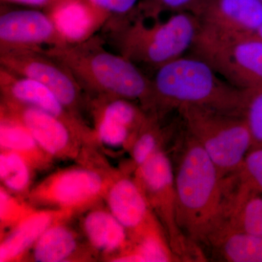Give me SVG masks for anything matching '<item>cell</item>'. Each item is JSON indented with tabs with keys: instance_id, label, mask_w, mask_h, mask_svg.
<instances>
[{
	"instance_id": "28",
	"label": "cell",
	"mask_w": 262,
	"mask_h": 262,
	"mask_svg": "<svg viewBox=\"0 0 262 262\" xmlns=\"http://www.w3.org/2000/svg\"><path fill=\"white\" fill-rule=\"evenodd\" d=\"M207 0H153L152 11L155 15L158 11L168 10L175 13H190L199 16Z\"/></svg>"
},
{
	"instance_id": "20",
	"label": "cell",
	"mask_w": 262,
	"mask_h": 262,
	"mask_svg": "<svg viewBox=\"0 0 262 262\" xmlns=\"http://www.w3.org/2000/svg\"><path fill=\"white\" fill-rule=\"evenodd\" d=\"M84 228L91 244L101 251H115L126 237L125 227L113 214L104 211L90 213L84 219Z\"/></svg>"
},
{
	"instance_id": "8",
	"label": "cell",
	"mask_w": 262,
	"mask_h": 262,
	"mask_svg": "<svg viewBox=\"0 0 262 262\" xmlns=\"http://www.w3.org/2000/svg\"><path fill=\"white\" fill-rule=\"evenodd\" d=\"M0 63L16 75L46 86L69 110L80 101L82 87L72 72L42 51L0 50Z\"/></svg>"
},
{
	"instance_id": "15",
	"label": "cell",
	"mask_w": 262,
	"mask_h": 262,
	"mask_svg": "<svg viewBox=\"0 0 262 262\" xmlns=\"http://www.w3.org/2000/svg\"><path fill=\"white\" fill-rule=\"evenodd\" d=\"M102 96L105 103L98 115V138L103 144L112 147L123 145L146 120L130 100Z\"/></svg>"
},
{
	"instance_id": "18",
	"label": "cell",
	"mask_w": 262,
	"mask_h": 262,
	"mask_svg": "<svg viewBox=\"0 0 262 262\" xmlns=\"http://www.w3.org/2000/svg\"><path fill=\"white\" fill-rule=\"evenodd\" d=\"M51 215L39 212L28 215L0 246V261H9L20 256L49 227Z\"/></svg>"
},
{
	"instance_id": "23",
	"label": "cell",
	"mask_w": 262,
	"mask_h": 262,
	"mask_svg": "<svg viewBox=\"0 0 262 262\" xmlns=\"http://www.w3.org/2000/svg\"><path fill=\"white\" fill-rule=\"evenodd\" d=\"M226 232H242L262 235V195L248 200L238 211L226 221L213 237Z\"/></svg>"
},
{
	"instance_id": "29",
	"label": "cell",
	"mask_w": 262,
	"mask_h": 262,
	"mask_svg": "<svg viewBox=\"0 0 262 262\" xmlns=\"http://www.w3.org/2000/svg\"><path fill=\"white\" fill-rule=\"evenodd\" d=\"M112 16H127L135 9L139 0H89Z\"/></svg>"
},
{
	"instance_id": "30",
	"label": "cell",
	"mask_w": 262,
	"mask_h": 262,
	"mask_svg": "<svg viewBox=\"0 0 262 262\" xmlns=\"http://www.w3.org/2000/svg\"><path fill=\"white\" fill-rule=\"evenodd\" d=\"M0 212H1V220L3 222H9L18 214L19 208L8 193L1 190L0 192Z\"/></svg>"
},
{
	"instance_id": "25",
	"label": "cell",
	"mask_w": 262,
	"mask_h": 262,
	"mask_svg": "<svg viewBox=\"0 0 262 262\" xmlns=\"http://www.w3.org/2000/svg\"><path fill=\"white\" fill-rule=\"evenodd\" d=\"M173 258L172 252L164 244L159 236L155 233L143 236L140 244L134 253L115 259V261H168Z\"/></svg>"
},
{
	"instance_id": "31",
	"label": "cell",
	"mask_w": 262,
	"mask_h": 262,
	"mask_svg": "<svg viewBox=\"0 0 262 262\" xmlns=\"http://www.w3.org/2000/svg\"><path fill=\"white\" fill-rule=\"evenodd\" d=\"M8 3H16V4L28 5L32 7H44L48 8L54 0H2Z\"/></svg>"
},
{
	"instance_id": "32",
	"label": "cell",
	"mask_w": 262,
	"mask_h": 262,
	"mask_svg": "<svg viewBox=\"0 0 262 262\" xmlns=\"http://www.w3.org/2000/svg\"><path fill=\"white\" fill-rule=\"evenodd\" d=\"M255 35H256L258 37L262 39V26L259 29H258V30L256 32V34H255Z\"/></svg>"
},
{
	"instance_id": "13",
	"label": "cell",
	"mask_w": 262,
	"mask_h": 262,
	"mask_svg": "<svg viewBox=\"0 0 262 262\" xmlns=\"http://www.w3.org/2000/svg\"><path fill=\"white\" fill-rule=\"evenodd\" d=\"M0 89L4 98L47 112L65 122L71 129L78 127V124L67 113L68 108L51 90L36 81L0 67Z\"/></svg>"
},
{
	"instance_id": "7",
	"label": "cell",
	"mask_w": 262,
	"mask_h": 262,
	"mask_svg": "<svg viewBox=\"0 0 262 262\" xmlns=\"http://www.w3.org/2000/svg\"><path fill=\"white\" fill-rule=\"evenodd\" d=\"M144 190L159 211L168 232L173 253L187 257L190 252L189 238L179 227L177 218L175 174L166 155L158 150L138 169Z\"/></svg>"
},
{
	"instance_id": "4",
	"label": "cell",
	"mask_w": 262,
	"mask_h": 262,
	"mask_svg": "<svg viewBox=\"0 0 262 262\" xmlns=\"http://www.w3.org/2000/svg\"><path fill=\"white\" fill-rule=\"evenodd\" d=\"M106 24L120 54L155 71L184 56L201 28L199 18L185 12L150 25L143 18L131 20L129 15L115 17V21L110 19Z\"/></svg>"
},
{
	"instance_id": "27",
	"label": "cell",
	"mask_w": 262,
	"mask_h": 262,
	"mask_svg": "<svg viewBox=\"0 0 262 262\" xmlns=\"http://www.w3.org/2000/svg\"><path fill=\"white\" fill-rule=\"evenodd\" d=\"M150 122L144 124L140 134L133 146V158L138 167L141 166L158 151V133L157 129L149 127Z\"/></svg>"
},
{
	"instance_id": "5",
	"label": "cell",
	"mask_w": 262,
	"mask_h": 262,
	"mask_svg": "<svg viewBox=\"0 0 262 262\" xmlns=\"http://www.w3.org/2000/svg\"><path fill=\"white\" fill-rule=\"evenodd\" d=\"M179 111L189 135L206 151L224 177L238 168L252 149V139L242 115L196 106Z\"/></svg>"
},
{
	"instance_id": "1",
	"label": "cell",
	"mask_w": 262,
	"mask_h": 262,
	"mask_svg": "<svg viewBox=\"0 0 262 262\" xmlns=\"http://www.w3.org/2000/svg\"><path fill=\"white\" fill-rule=\"evenodd\" d=\"M174 174L179 227L188 238L209 242L222 223L223 175L189 134Z\"/></svg>"
},
{
	"instance_id": "16",
	"label": "cell",
	"mask_w": 262,
	"mask_h": 262,
	"mask_svg": "<svg viewBox=\"0 0 262 262\" xmlns=\"http://www.w3.org/2000/svg\"><path fill=\"white\" fill-rule=\"evenodd\" d=\"M103 187L101 176L93 170L75 169L60 173L48 189L52 201L62 207L84 204L99 194Z\"/></svg>"
},
{
	"instance_id": "24",
	"label": "cell",
	"mask_w": 262,
	"mask_h": 262,
	"mask_svg": "<svg viewBox=\"0 0 262 262\" xmlns=\"http://www.w3.org/2000/svg\"><path fill=\"white\" fill-rule=\"evenodd\" d=\"M0 177L7 187L15 192L27 187L30 179L29 168L19 153L9 151L0 155Z\"/></svg>"
},
{
	"instance_id": "11",
	"label": "cell",
	"mask_w": 262,
	"mask_h": 262,
	"mask_svg": "<svg viewBox=\"0 0 262 262\" xmlns=\"http://www.w3.org/2000/svg\"><path fill=\"white\" fill-rule=\"evenodd\" d=\"M202 27L228 34H255L262 26L259 0H207L199 16Z\"/></svg>"
},
{
	"instance_id": "14",
	"label": "cell",
	"mask_w": 262,
	"mask_h": 262,
	"mask_svg": "<svg viewBox=\"0 0 262 262\" xmlns=\"http://www.w3.org/2000/svg\"><path fill=\"white\" fill-rule=\"evenodd\" d=\"M5 107L18 117L32 134L38 145L56 155L68 146L71 130L65 122L40 108L3 97Z\"/></svg>"
},
{
	"instance_id": "2",
	"label": "cell",
	"mask_w": 262,
	"mask_h": 262,
	"mask_svg": "<svg viewBox=\"0 0 262 262\" xmlns=\"http://www.w3.org/2000/svg\"><path fill=\"white\" fill-rule=\"evenodd\" d=\"M42 51L64 65L81 87L99 96L154 103L151 79L126 57L108 51L99 36Z\"/></svg>"
},
{
	"instance_id": "17",
	"label": "cell",
	"mask_w": 262,
	"mask_h": 262,
	"mask_svg": "<svg viewBox=\"0 0 262 262\" xmlns=\"http://www.w3.org/2000/svg\"><path fill=\"white\" fill-rule=\"evenodd\" d=\"M108 205L112 214L127 229L142 227L149 213L143 189L128 179L115 183L108 194Z\"/></svg>"
},
{
	"instance_id": "10",
	"label": "cell",
	"mask_w": 262,
	"mask_h": 262,
	"mask_svg": "<svg viewBox=\"0 0 262 262\" xmlns=\"http://www.w3.org/2000/svg\"><path fill=\"white\" fill-rule=\"evenodd\" d=\"M46 9L67 45L94 37L113 17L89 0H54Z\"/></svg>"
},
{
	"instance_id": "19",
	"label": "cell",
	"mask_w": 262,
	"mask_h": 262,
	"mask_svg": "<svg viewBox=\"0 0 262 262\" xmlns=\"http://www.w3.org/2000/svg\"><path fill=\"white\" fill-rule=\"evenodd\" d=\"M210 244L226 261L262 262V235L226 232L217 235Z\"/></svg>"
},
{
	"instance_id": "6",
	"label": "cell",
	"mask_w": 262,
	"mask_h": 262,
	"mask_svg": "<svg viewBox=\"0 0 262 262\" xmlns=\"http://www.w3.org/2000/svg\"><path fill=\"white\" fill-rule=\"evenodd\" d=\"M191 51L234 87H261L262 39L255 34H224L201 26Z\"/></svg>"
},
{
	"instance_id": "22",
	"label": "cell",
	"mask_w": 262,
	"mask_h": 262,
	"mask_svg": "<svg viewBox=\"0 0 262 262\" xmlns=\"http://www.w3.org/2000/svg\"><path fill=\"white\" fill-rule=\"evenodd\" d=\"M2 114L0 125L2 147L18 153L29 152L35 149L37 143L23 122L7 108Z\"/></svg>"
},
{
	"instance_id": "9",
	"label": "cell",
	"mask_w": 262,
	"mask_h": 262,
	"mask_svg": "<svg viewBox=\"0 0 262 262\" xmlns=\"http://www.w3.org/2000/svg\"><path fill=\"white\" fill-rule=\"evenodd\" d=\"M65 45L46 12L24 9L2 13L0 50L42 51Z\"/></svg>"
},
{
	"instance_id": "12",
	"label": "cell",
	"mask_w": 262,
	"mask_h": 262,
	"mask_svg": "<svg viewBox=\"0 0 262 262\" xmlns=\"http://www.w3.org/2000/svg\"><path fill=\"white\" fill-rule=\"evenodd\" d=\"M262 195V147H253L238 168L224 177L222 227L248 200Z\"/></svg>"
},
{
	"instance_id": "26",
	"label": "cell",
	"mask_w": 262,
	"mask_h": 262,
	"mask_svg": "<svg viewBox=\"0 0 262 262\" xmlns=\"http://www.w3.org/2000/svg\"><path fill=\"white\" fill-rule=\"evenodd\" d=\"M242 114L251 134L253 147H262V86L246 90Z\"/></svg>"
},
{
	"instance_id": "21",
	"label": "cell",
	"mask_w": 262,
	"mask_h": 262,
	"mask_svg": "<svg viewBox=\"0 0 262 262\" xmlns=\"http://www.w3.org/2000/svg\"><path fill=\"white\" fill-rule=\"evenodd\" d=\"M76 248L73 234L65 227H48L36 242L34 258L39 262H59L70 257Z\"/></svg>"
},
{
	"instance_id": "3",
	"label": "cell",
	"mask_w": 262,
	"mask_h": 262,
	"mask_svg": "<svg viewBox=\"0 0 262 262\" xmlns=\"http://www.w3.org/2000/svg\"><path fill=\"white\" fill-rule=\"evenodd\" d=\"M154 103L178 110L188 106L213 108L243 115L246 90L229 84L207 62L182 56L156 70Z\"/></svg>"
},
{
	"instance_id": "33",
	"label": "cell",
	"mask_w": 262,
	"mask_h": 262,
	"mask_svg": "<svg viewBox=\"0 0 262 262\" xmlns=\"http://www.w3.org/2000/svg\"><path fill=\"white\" fill-rule=\"evenodd\" d=\"M259 1H260V2H261V3H262V0H259Z\"/></svg>"
}]
</instances>
